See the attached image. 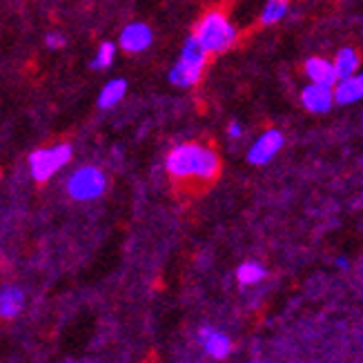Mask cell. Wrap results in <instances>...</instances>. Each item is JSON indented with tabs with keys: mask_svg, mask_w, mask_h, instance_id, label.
I'll use <instances>...</instances> for the list:
<instances>
[{
	"mask_svg": "<svg viewBox=\"0 0 363 363\" xmlns=\"http://www.w3.org/2000/svg\"><path fill=\"white\" fill-rule=\"evenodd\" d=\"M116 52H118V47L112 43V40H105L99 45V50L96 54H94V58L89 60V67L94 72H103V69H109L114 65V60H116Z\"/></svg>",
	"mask_w": 363,
	"mask_h": 363,
	"instance_id": "2e32d148",
	"label": "cell"
},
{
	"mask_svg": "<svg viewBox=\"0 0 363 363\" xmlns=\"http://www.w3.org/2000/svg\"><path fill=\"white\" fill-rule=\"evenodd\" d=\"M208 60H210V56L201 50L196 38L187 36L183 47H181V54H179L177 62L172 65V69L167 74L169 83L174 87H181V89L199 85L205 69H208Z\"/></svg>",
	"mask_w": 363,
	"mask_h": 363,
	"instance_id": "3957f363",
	"label": "cell"
},
{
	"mask_svg": "<svg viewBox=\"0 0 363 363\" xmlns=\"http://www.w3.org/2000/svg\"><path fill=\"white\" fill-rule=\"evenodd\" d=\"M265 277H267V270L259 261H245L239 265V270H236V279H239L241 286H257Z\"/></svg>",
	"mask_w": 363,
	"mask_h": 363,
	"instance_id": "e0dca14e",
	"label": "cell"
},
{
	"mask_svg": "<svg viewBox=\"0 0 363 363\" xmlns=\"http://www.w3.org/2000/svg\"><path fill=\"white\" fill-rule=\"evenodd\" d=\"M301 105H303L306 112H310V114H328L330 109L335 107L333 87L308 83L301 89Z\"/></svg>",
	"mask_w": 363,
	"mask_h": 363,
	"instance_id": "ba28073f",
	"label": "cell"
},
{
	"mask_svg": "<svg viewBox=\"0 0 363 363\" xmlns=\"http://www.w3.org/2000/svg\"><path fill=\"white\" fill-rule=\"evenodd\" d=\"M199 339L203 343L205 352H208L216 361L228 359L230 352H232V339L225 333L216 330V328H203V330H199Z\"/></svg>",
	"mask_w": 363,
	"mask_h": 363,
	"instance_id": "30bf717a",
	"label": "cell"
},
{
	"mask_svg": "<svg viewBox=\"0 0 363 363\" xmlns=\"http://www.w3.org/2000/svg\"><path fill=\"white\" fill-rule=\"evenodd\" d=\"M167 174L177 183H212L218 179L220 159L218 154L203 143H179L169 150L165 159Z\"/></svg>",
	"mask_w": 363,
	"mask_h": 363,
	"instance_id": "6da1fadb",
	"label": "cell"
},
{
	"mask_svg": "<svg viewBox=\"0 0 363 363\" xmlns=\"http://www.w3.org/2000/svg\"><path fill=\"white\" fill-rule=\"evenodd\" d=\"M105 189H107V177H105V172L96 165L78 167L67 179V194L78 203L96 201L105 194Z\"/></svg>",
	"mask_w": 363,
	"mask_h": 363,
	"instance_id": "5b68a950",
	"label": "cell"
},
{
	"mask_svg": "<svg viewBox=\"0 0 363 363\" xmlns=\"http://www.w3.org/2000/svg\"><path fill=\"white\" fill-rule=\"evenodd\" d=\"M125 94H128V81L125 78H109L99 94L96 105L99 109H112L125 99Z\"/></svg>",
	"mask_w": 363,
	"mask_h": 363,
	"instance_id": "5bb4252c",
	"label": "cell"
},
{
	"mask_svg": "<svg viewBox=\"0 0 363 363\" xmlns=\"http://www.w3.org/2000/svg\"><path fill=\"white\" fill-rule=\"evenodd\" d=\"M333 99L335 105H354L363 99V76H350V78H343V81H337L333 85Z\"/></svg>",
	"mask_w": 363,
	"mask_h": 363,
	"instance_id": "8fae6325",
	"label": "cell"
},
{
	"mask_svg": "<svg viewBox=\"0 0 363 363\" xmlns=\"http://www.w3.org/2000/svg\"><path fill=\"white\" fill-rule=\"evenodd\" d=\"M65 45H67V38L62 34H58V31H50V34L45 36V47H47V50H52V52L62 50Z\"/></svg>",
	"mask_w": 363,
	"mask_h": 363,
	"instance_id": "ac0fdd59",
	"label": "cell"
},
{
	"mask_svg": "<svg viewBox=\"0 0 363 363\" xmlns=\"http://www.w3.org/2000/svg\"><path fill=\"white\" fill-rule=\"evenodd\" d=\"M288 9H290V0H265L259 11V25L270 27L281 23L288 16Z\"/></svg>",
	"mask_w": 363,
	"mask_h": 363,
	"instance_id": "9a60e30c",
	"label": "cell"
},
{
	"mask_svg": "<svg viewBox=\"0 0 363 363\" xmlns=\"http://www.w3.org/2000/svg\"><path fill=\"white\" fill-rule=\"evenodd\" d=\"M303 74L308 78V83H312V85L333 87L337 83V76H335V69H333V60H328L323 56H310L303 62Z\"/></svg>",
	"mask_w": 363,
	"mask_h": 363,
	"instance_id": "9c48e42d",
	"label": "cell"
},
{
	"mask_svg": "<svg viewBox=\"0 0 363 363\" xmlns=\"http://www.w3.org/2000/svg\"><path fill=\"white\" fill-rule=\"evenodd\" d=\"M25 306V294L16 286H5L0 290V319H13L18 317Z\"/></svg>",
	"mask_w": 363,
	"mask_h": 363,
	"instance_id": "4fadbf2b",
	"label": "cell"
},
{
	"mask_svg": "<svg viewBox=\"0 0 363 363\" xmlns=\"http://www.w3.org/2000/svg\"><path fill=\"white\" fill-rule=\"evenodd\" d=\"M283 143H286V138H283V132L281 130H265L255 143L250 145L247 150V161L252 165H265L270 163L274 156L281 152Z\"/></svg>",
	"mask_w": 363,
	"mask_h": 363,
	"instance_id": "8992f818",
	"label": "cell"
},
{
	"mask_svg": "<svg viewBox=\"0 0 363 363\" xmlns=\"http://www.w3.org/2000/svg\"><path fill=\"white\" fill-rule=\"evenodd\" d=\"M154 43V31L147 23H130L125 25L121 36H118V45L125 54H143L145 50H150Z\"/></svg>",
	"mask_w": 363,
	"mask_h": 363,
	"instance_id": "52a82bcc",
	"label": "cell"
},
{
	"mask_svg": "<svg viewBox=\"0 0 363 363\" xmlns=\"http://www.w3.org/2000/svg\"><path fill=\"white\" fill-rule=\"evenodd\" d=\"M192 36L208 56H220L239 43V27L223 9H210L196 23Z\"/></svg>",
	"mask_w": 363,
	"mask_h": 363,
	"instance_id": "7a4b0ae2",
	"label": "cell"
},
{
	"mask_svg": "<svg viewBox=\"0 0 363 363\" xmlns=\"http://www.w3.org/2000/svg\"><path fill=\"white\" fill-rule=\"evenodd\" d=\"M72 145L69 143H56L52 147H40L29 154V172L36 183H47L54 174L72 161Z\"/></svg>",
	"mask_w": 363,
	"mask_h": 363,
	"instance_id": "277c9868",
	"label": "cell"
},
{
	"mask_svg": "<svg viewBox=\"0 0 363 363\" xmlns=\"http://www.w3.org/2000/svg\"><path fill=\"white\" fill-rule=\"evenodd\" d=\"M333 69H335V76L337 81H343V78H350V76H357L359 69H361V56L354 47H341V50L335 54L333 58Z\"/></svg>",
	"mask_w": 363,
	"mask_h": 363,
	"instance_id": "7c38bea8",
	"label": "cell"
},
{
	"mask_svg": "<svg viewBox=\"0 0 363 363\" xmlns=\"http://www.w3.org/2000/svg\"><path fill=\"white\" fill-rule=\"evenodd\" d=\"M228 136H230V138H241V136H243V125H241L239 121H232V123L228 125Z\"/></svg>",
	"mask_w": 363,
	"mask_h": 363,
	"instance_id": "d6986e66",
	"label": "cell"
}]
</instances>
